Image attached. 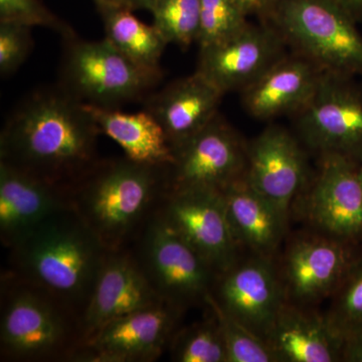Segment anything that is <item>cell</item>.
I'll use <instances>...</instances> for the list:
<instances>
[{"mask_svg": "<svg viewBox=\"0 0 362 362\" xmlns=\"http://www.w3.org/2000/svg\"><path fill=\"white\" fill-rule=\"evenodd\" d=\"M101 135L84 104L58 84L33 90L6 119L0 161L68 188L98 160Z\"/></svg>", "mask_w": 362, "mask_h": 362, "instance_id": "obj_1", "label": "cell"}, {"mask_svg": "<svg viewBox=\"0 0 362 362\" xmlns=\"http://www.w3.org/2000/svg\"><path fill=\"white\" fill-rule=\"evenodd\" d=\"M7 251V272L56 297L81 319L110 252L71 206L45 218Z\"/></svg>", "mask_w": 362, "mask_h": 362, "instance_id": "obj_2", "label": "cell"}, {"mask_svg": "<svg viewBox=\"0 0 362 362\" xmlns=\"http://www.w3.org/2000/svg\"><path fill=\"white\" fill-rule=\"evenodd\" d=\"M168 168L100 158L69 187L70 206L108 251L126 249L168 192Z\"/></svg>", "mask_w": 362, "mask_h": 362, "instance_id": "obj_3", "label": "cell"}, {"mask_svg": "<svg viewBox=\"0 0 362 362\" xmlns=\"http://www.w3.org/2000/svg\"><path fill=\"white\" fill-rule=\"evenodd\" d=\"M0 289V361H75L85 342L77 312L7 271Z\"/></svg>", "mask_w": 362, "mask_h": 362, "instance_id": "obj_4", "label": "cell"}, {"mask_svg": "<svg viewBox=\"0 0 362 362\" xmlns=\"http://www.w3.org/2000/svg\"><path fill=\"white\" fill-rule=\"evenodd\" d=\"M62 40L58 85L82 104L120 108L144 101L163 77L162 70L138 65L105 37L85 40L74 33Z\"/></svg>", "mask_w": 362, "mask_h": 362, "instance_id": "obj_5", "label": "cell"}, {"mask_svg": "<svg viewBox=\"0 0 362 362\" xmlns=\"http://www.w3.org/2000/svg\"><path fill=\"white\" fill-rule=\"evenodd\" d=\"M268 23L323 73L362 76V35L335 0H282Z\"/></svg>", "mask_w": 362, "mask_h": 362, "instance_id": "obj_6", "label": "cell"}, {"mask_svg": "<svg viewBox=\"0 0 362 362\" xmlns=\"http://www.w3.org/2000/svg\"><path fill=\"white\" fill-rule=\"evenodd\" d=\"M129 247L164 301L185 311L206 305L218 274L163 221L157 209Z\"/></svg>", "mask_w": 362, "mask_h": 362, "instance_id": "obj_7", "label": "cell"}, {"mask_svg": "<svg viewBox=\"0 0 362 362\" xmlns=\"http://www.w3.org/2000/svg\"><path fill=\"white\" fill-rule=\"evenodd\" d=\"M297 130L319 156L362 162V90L352 78L323 73L315 94L297 114Z\"/></svg>", "mask_w": 362, "mask_h": 362, "instance_id": "obj_8", "label": "cell"}, {"mask_svg": "<svg viewBox=\"0 0 362 362\" xmlns=\"http://www.w3.org/2000/svg\"><path fill=\"white\" fill-rule=\"evenodd\" d=\"M157 211L218 275L240 259V247L233 237L220 190H168Z\"/></svg>", "mask_w": 362, "mask_h": 362, "instance_id": "obj_9", "label": "cell"}, {"mask_svg": "<svg viewBox=\"0 0 362 362\" xmlns=\"http://www.w3.org/2000/svg\"><path fill=\"white\" fill-rule=\"evenodd\" d=\"M247 143L220 115L173 149L168 168V188L223 192L246 173Z\"/></svg>", "mask_w": 362, "mask_h": 362, "instance_id": "obj_10", "label": "cell"}, {"mask_svg": "<svg viewBox=\"0 0 362 362\" xmlns=\"http://www.w3.org/2000/svg\"><path fill=\"white\" fill-rule=\"evenodd\" d=\"M185 310L162 301L107 324L83 345L74 362H151L168 350Z\"/></svg>", "mask_w": 362, "mask_h": 362, "instance_id": "obj_11", "label": "cell"}, {"mask_svg": "<svg viewBox=\"0 0 362 362\" xmlns=\"http://www.w3.org/2000/svg\"><path fill=\"white\" fill-rule=\"evenodd\" d=\"M211 296L226 313L265 340L287 300L273 258L255 254L240 258L218 275Z\"/></svg>", "mask_w": 362, "mask_h": 362, "instance_id": "obj_12", "label": "cell"}, {"mask_svg": "<svg viewBox=\"0 0 362 362\" xmlns=\"http://www.w3.org/2000/svg\"><path fill=\"white\" fill-rule=\"evenodd\" d=\"M351 244L321 233L293 240L279 271L286 299L309 307L332 296L356 259Z\"/></svg>", "mask_w": 362, "mask_h": 362, "instance_id": "obj_13", "label": "cell"}, {"mask_svg": "<svg viewBox=\"0 0 362 362\" xmlns=\"http://www.w3.org/2000/svg\"><path fill=\"white\" fill-rule=\"evenodd\" d=\"M286 42L268 21L199 49L197 71L223 93L242 90L285 56Z\"/></svg>", "mask_w": 362, "mask_h": 362, "instance_id": "obj_14", "label": "cell"}, {"mask_svg": "<svg viewBox=\"0 0 362 362\" xmlns=\"http://www.w3.org/2000/svg\"><path fill=\"white\" fill-rule=\"evenodd\" d=\"M308 177L306 156L294 135L270 125L247 145L245 178L289 220L295 197Z\"/></svg>", "mask_w": 362, "mask_h": 362, "instance_id": "obj_15", "label": "cell"}, {"mask_svg": "<svg viewBox=\"0 0 362 362\" xmlns=\"http://www.w3.org/2000/svg\"><path fill=\"white\" fill-rule=\"evenodd\" d=\"M306 214L324 235L354 243L362 238V180L359 164L338 156H321L306 199Z\"/></svg>", "mask_w": 362, "mask_h": 362, "instance_id": "obj_16", "label": "cell"}, {"mask_svg": "<svg viewBox=\"0 0 362 362\" xmlns=\"http://www.w3.org/2000/svg\"><path fill=\"white\" fill-rule=\"evenodd\" d=\"M162 301L130 247L109 252L83 313L85 342L107 324Z\"/></svg>", "mask_w": 362, "mask_h": 362, "instance_id": "obj_17", "label": "cell"}, {"mask_svg": "<svg viewBox=\"0 0 362 362\" xmlns=\"http://www.w3.org/2000/svg\"><path fill=\"white\" fill-rule=\"evenodd\" d=\"M69 206L68 188L0 161V240L6 249Z\"/></svg>", "mask_w": 362, "mask_h": 362, "instance_id": "obj_18", "label": "cell"}, {"mask_svg": "<svg viewBox=\"0 0 362 362\" xmlns=\"http://www.w3.org/2000/svg\"><path fill=\"white\" fill-rule=\"evenodd\" d=\"M322 74L304 57L286 54L240 90L242 103L259 120L297 115L315 94Z\"/></svg>", "mask_w": 362, "mask_h": 362, "instance_id": "obj_19", "label": "cell"}, {"mask_svg": "<svg viewBox=\"0 0 362 362\" xmlns=\"http://www.w3.org/2000/svg\"><path fill=\"white\" fill-rule=\"evenodd\" d=\"M223 94L201 74L178 78L144 99L145 110L160 124L175 149L218 115Z\"/></svg>", "mask_w": 362, "mask_h": 362, "instance_id": "obj_20", "label": "cell"}, {"mask_svg": "<svg viewBox=\"0 0 362 362\" xmlns=\"http://www.w3.org/2000/svg\"><path fill=\"white\" fill-rule=\"evenodd\" d=\"M266 341L278 362L343 361L344 340L325 316L286 300Z\"/></svg>", "mask_w": 362, "mask_h": 362, "instance_id": "obj_21", "label": "cell"}, {"mask_svg": "<svg viewBox=\"0 0 362 362\" xmlns=\"http://www.w3.org/2000/svg\"><path fill=\"white\" fill-rule=\"evenodd\" d=\"M221 192L228 223L240 247L273 258L284 238L288 221L250 185L245 175Z\"/></svg>", "mask_w": 362, "mask_h": 362, "instance_id": "obj_22", "label": "cell"}, {"mask_svg": "<svg viewBox=\"0 0 362 362\" xmlns=\"http://www.w3.org/2000/svg\"><path fill=\"white\" fill-rule=\"evenodd\" d=\"M85 106L101 134L114 140L122 148L124 156L138 163L153 166H169L175 160L168 136L148 111L143 109L128 113L120 108Z\"/></svg>", "mask_w": 362, "mask_h": 362, "instance_id": "obj_23", "label": "cell"}, {"mask_svg": "<svg viewBox=\"0 0 362 362\" xmlns=\"http://www.w3.org/2000/svg\"><path fill=\"white\" fill-rule=\"evenodd\" d=\"M105 39L138 65L161 70L160 59L168 44L154 25L136 18L128 7L100 11Z\"/></svg>", "mask_w": 362, "mask_h": 362, "instance_id": "obj_24", "label": "cell"}, {"mask_svg": "<svg viewBox=\"0 0 362 362\" xmlns=\"http://www.w3.org/2000/svg\"><path fill=\"white\" fill-rule=\"evenodd\" d=\"M209 309V308H207ZM201 321L178 328L169 344L175 362H228L223 333L213 312Z\"/></svg>", "mask_w": 362, "mask_h": 362, "instance_id": "obj_25", "label": "cell"}, {"mask_svg": "<svg viewBox=\"0 0 362 362\" xmlns=\"http://www.w3.org/2000/svg\"><path fill=\"white\" fill-rule=\"evenodd\" d=\"M153 25L168 45L187 49L197 42L201 30L199 0H152Z\"/></svg>", "mask_w": 362, "mask_h": 362, "instance_id": "obj_26", "label": "cell"}, {"mask_svg": "<svg viewBox=\"0 0 362 362\" xmlns=\"http://www.w3.org/2000/svg\"><path fill=\"white\" fill-rule=\"evenodd\" d=\"M325 316L343 340L362 334V256L356 257L346 276L331 296Z\"/></svg>", "mask_w": 362, "mask_h": 362, "instance_id": "obj_27", "label": "cell"}, {"mask_svg": "<svg viewBox=\"0 0 362 362\" xmlns=\"http://www.w3.org/2000/svg\"><path fill=\"white\" fill-rule=\"evenodd\" d=\"M206 306L213 312L220 325L228 362H278L266 340L226 313L211 293L206 298Z\"/></svg>", "mask_w": 362, "mask_h": 362, "instance_id": "obj_28", "label": "cell"}, {"mask_svg": "<svg viewBox=\"0 0 362 362\" xmlns=\"http://www.w3.org/2000/svg\"><path fill=\"white\" fill-rule=\"evenodd\" d=\"M201 30L199 49L232 37L249 23L239 0H199Z\"/></svg>", "mask_w": 362, "mask_h": 362, "instance_id": "obj_29", "label": "cell"}, {"mask_svg": "<svg viewBox=\"0 0 362 362\" xmlns=\"http://www.w3.org/2000/svg\"><path fill=\"white\" fill-rule=\"evenodd\" d=\"M0 21L51 28L62 37L75 33L40 0H0Z\"/></svg>", "mask_w": 362, "mask_h": 362, "instance_id": "obj_30", "label": "cell"}, {"mask_svg": "<svg viewBox=\"0 0 362 362\" xmlns=\"http://www.w3.org/2000/svg\"><path fill=\"white\" fill-rule=\"evenodd\" d=\"M32 26L0 21V75L6 78L23 66L33 47Z\"/></svg>", "mask_w": 362, "mask_h": 362, "instance_id": "obj_31", "label": "cell"}, {"mask_svg": "<svg viewBox=\"0 0 362 362\" xmlns=\"http://www.w3.org/2000/svg\"><path fill=\"white\" fill-rule=\"evenodd\" d=\"M282 0H239L247 16H257L262 21H268Z\"/></svg>", "mask_w": 362, "mask_h": 362, "instance_id": "obj_32", "label": "cell"}, {"mask_svg": "<svg viewBox=\"0 0 362 362\" xmlns=\"http://www.w3.org/2000/svg\"><path fill=\"white\" fill-rule=\"evenodd\" d=\"M343 361L362 362V334L344 340Z\"/></svg>", "mask_w": 362, "mask_h": 362, "instance_id": "obj_33", "label": "cell"}, {"mask_svg": "<svg viewBox=\"0 0 362 362\" xmlns=\"http://www.w3.org/2000/svg\"><path fill=\"white\" fill-rule=\"evenodd\" d=\"M356 23L362 21V0H335Z\"/></svg>", "mask_w": 362, "mask_h": 362, "instance_id": "obj_34", "label": "cell"}, {"mask_svg": "<svg viewBox=\"0 0 362 362\" xmlns=\"http://www.w3.org/2000/svg\"><path fill=\"white\" fill-rule=\"evenodd\" d=\"M100 11H107V9L121 8V7H128L125 0H94Z\"/></svg>", "mask_w": 362, "mask_h": 362, "instance_id": "obj_35", "label": "cell"}, {"mask_svg": "<svg viewBox=\"0 0 362 362\" xmlns=\"http://www.w3.org/2000/svg\"><path fill=\"white\" fill-rule=\"evenodd\" d=\"M125 1L132 11L138 8L149 11L152 0H125Z\"/></svg>", "mask_w": 362, "mask_h": 362, "instance_id": "obj_36", "label": "cell"}, {"mask_svg": "<svg viewBox=\"0 0 362 362\" xmlns=\"http://www.w3.org/2000/svg\"><path fill=\"white\" fill-rule=\"evenodd\" d=\"M359 173H361V180H362V162L359 164Z\"/></svg>", "mask_w": 362, "mask_h": 362, "instance_id": "obj_37", "label": "cell"}]
</instances>
